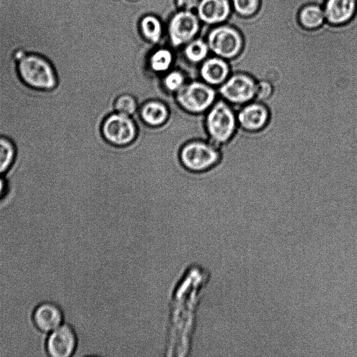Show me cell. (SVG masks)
<instances>
[{
    "label": "cell",
    "mask_w": 357,
    "mask_h": 357,
    "mask_svg": "<svg viewBox=\"0 0 357 357\" xmlns=\"http://www.w3.org/2000/svg\"><path fill=\"white\" fill-rule=\"evenodd\" d=\"M14 59L17 76L27 88L42 92H50L56 88V68L47 56L20 48L15 52Z\"/></svg>",
    "instance_id": "1"
},
{
    "label": "cell",
    "mask_w": 357,
    "mask_h": 357,
    "mask_svg": "<svg viewBox=\"0 0 357 357\" xmlns=\"http://www.w3.org/2000/svg\"><path fill=\"white\" fill-rule=\"evenodd\" d=\"M204 123L209 142L218 147L227 143L233 137L237 119L227 102L218 100L207 112Z\"/></svg>",
    "instance_id": "2"
},
{
    "label": "cell",
    "mask_w": 357,
    "mask_h": 357,
    "mask_svg": "<svg viewBox=\"0 0 357 357\" xmlns=\"http://www.w3.org/2000/svg\"><path fill=\"white\" fill-rule=\"evenodd\" d=\"M179 158L186 169L200 172L216 165L220 160V153L217 147L210 142L196 139L185 143L181 147Z\"/></svg>",
    "instance_id": "3"
},
{
    "label": "cell",
    "mask_w": 357,
    "mask_h": 357,
    "mask_svg": "<svg viewBox=\"0 0 357 357\" xmlns=\"http://www.w3.org/2000/svg\"><path fill=\"white\" fill-rule=\"evenodd\" d=\"M175 100L180 107L190 114H202L215 102L216 92L206 82L192 81L176 92Z\"/></svg>",
    "instance_id": "4"
},
{
    "label": "cell",
    "mask_w": 357,
    "mask_h": 357,
    "mask_svg": "<svg viewBox=\"0 0 357 357\" xmlns=\"http://www.w3.org/2000/svg\"><path fill=\"white\" fill-rule=\"evenodd\" d=\"M208 46L217 56L229 61L241 53L243 47V38L238 29L226 23L210 31Z\"/></svg>",
    "instance_id": "5"
},
{
    "label": "cell",
    "mask_w": 357,
    "mask_h": 357,
    "mask_svg": "<svg viewBox=\"0 0 357 357\" xmlns=\"http://www.w3.org/2000/svg\"><path fill=\"white\" fill-rule=\"evenodd\" d=\"M101 132L109 143L123 146L131 144L136 139L138 128L134 119L114 112L104 119Z\"/></svg>",
    "instance_id": "6"
},
{
    "label": "cell",
    "mask_w": 357,
    "mask_h": 357,
    "mask_svg": "<svg viewBox=\"0 0 357 357\" xmlns=\"http://www.w3.org/2000/svg\"><path fill=\"white\" fill-rule=\"evenodd\" d=\"M256 84L251 75L235 72L220 86L218 92L227 102L243 105L255 98Z\"/></svg>",
    "instance_id": "7"
},
{
    "label": "cell",
    "mask_w": 357,
    "mask_h": 357,
    "mask_svg": "<svg viewBox=\"0 0 357 357\" xmlns=\"http://www.w3.org/2000/svg\"><path fill=\"white\" fill-rule=\"evenodd\" d=\"M78 337L73 327L66 323L53 330L46 339V352L52 357H70L77 350Z\"/></svg>",
    "instance_id": "8"
},
{
    "label": "cell",
    "mask_w": 357,
    "mask_h": 357,
    "mask_svg": "<svg viewBox=\"0 0 357 357\" xmlns=\"http://www.w3.org/2000/svg\"><path fill=\"white\" fill-rule=\"evenodd\" d=\"M198 29V19L189 10L176 13L171 20L169 26L170 38L175 46L190 41Z\"/></svg>",
    "instance_id": "9"
},
{
    "label": "cell",
    "mask_w": 357,
    "mask_h": 357,
    "mask_svg": "<svg viewBox=\"0 0 357 357\" xmlns=\"http://www.w3.org/2000/svg\"><path fill=\"white\" fill-rule=\"evenodd\" d=\"M237 123L248 132H257L262 130L270 119L268 109L262 102L257 101L244 105L238 112Z\"/></svg>",
    "instance_id": "10"
},
{
    "label": "cell",
    "mask_w": 357,
    "mask_h": 357,
    "mask_svg": "<svg viewBox=\"0 0 357 357\" xmlns=\"http://www.w3.org/2000/svg\"><path fill=\"white\" fill-rule=\"evenodd\" d=\"M63 312L55 303L45 301L38 305L32 314L34 326L40 332L49 333L63 323Z\"/></svg>",
    "instance_id": "11"
},
{
    "label": "cell",
    "mask_w": 357,
    "mask_h": 357,
    "mask_svg": "<svg viewBox=\"0 0 357 357\" xmlns=\"http://www.w3.org/2000/svg\"><path fill=\"white\" fill-rule=\"evenodd\" d=\"M231 12L230 0H201L197 5L199 18L209 24L226 22Z\"/></svg>",
    "instance_id": "12"
},
{
    "label": "cell",
    "mask_w": 357,
    "mask_h": 357,
    "mask_svg": "<svg viewBox=\"0 0 357 357\" xmlns=\"http://www.w3.org/2000/svg\"><path fill=\"white\" fill-rule=\"evenodd\" d=\"M356 0H326L323 6L325 20L333 25L347 23L355 15Z\"/></svg>",
    "instance_id": "13"
},
{
    "label": "cell",
    "mask_w": 357,
    "mask_h": 357,
    "mask_svg": "<svg viewBox=\"0 0 357 357\" xmlns=\"http://www.w3.org/2000/svg\"><path fill=\"white\" fill-rule=\"evenodd\" d=\"M230 73L229 62L219 56L206 60L199 70L202 79L211 86L221 85L229 77Z\"/></svg>",
    "instance_id": "14"
},
{
    "label": "cell",
    "mask_w": 357,
    "mask_h": 357,
    "mask_svg": "<svg viewBox=\"0 0 357 357\" xmlns=\"http://www.w3.org/2000/svg\"><path fill=\"white\" fill-rule=\"evenodd\" d=\"M169 114L168 106L158 100H148L139 108L140 119L145 124L151 127L163 125L168 120Z\"/></svg>",
    "instance_id": "15"
},
{
    "label": "cell",
    "mask_w": 357,
    "mask_h": 357,
    "mask_svg": "<svg viewBox=\"0 0 357 357\" xmlns=\"http://www.w3.org/2000/svg\"><path fill=\"white\" fill-rule=\"evenodd\" d=\"M325 20L323 7L317 4L305 5L298 13L300 24L307 29L319 28Z\"/></svg>",
    "instance_id": "16"
},
{
    "label": "cell",
    "mask_w": 357,
    "mask_h": 357,
    "mask_svg": "<svg viewBox=\"0 0 357 357\" xmlns=\"http://www.w3.org/2000/svg\"><path fill=\"white\" fill-rule=\"evenodd\" d=\"M17 155L15 142L9 137L0 135V174L4 175L13 166Z\"/></svg>",
    "instance_id": "17"
},
{
    "label": "cell",
    "mask_w": 357,
    "mask_h": 357,
    "mask_svg": "<svg viewBox=\"0 0 357 357\" xmlns=\"http://www.w3.org/2000/svg\"><path fill=\"white\" fill-rule=\"evenodd\" d=\"M139 107L137 98L132 94L125 93L119 96L114 102V111L128 116L137 113Z\"/></svg>",
    "instance_id": "18"
},
{
    "label": "cell",
    "mask_w": 357,
    "mask_h": 357,
    "mask_svg": "<svg viewBox=\"0 0 357 357\" xmlns=\"http://www.w3.org/2000/svg\"><path fill=\"white\" fill-rule=\"evenodd\" d=\"M172 59V54L169 50L166 49L158 50L150 58L151 68L154 72H166L169 70Z\"/></svg>",
    "instance_id": "19"
},
{
    "label": "cell",
    "mask_w": 357,
    "mask_h": 357,
    "mask_svg": "<svg viewBox=\"0 0 357 357\" xmlns=\"http://www.w3.org/2000/svg\"><path fill=\"white\" fill-rule=\"evenodd\" d=\"M208 49V44L198 39L188 44L185 49V54L190 61L198 63L206 57Z\"/></svg>",
    "instance_id": "20"
},
{
    "label": "cell",
    "mask_w": 357,
    "mask_h": 357,
    "mask_svg": "<svg viewBox=\"0 0 357 357\" xmlns=\"http://www.w3.org/2000/svg\"><path fill=\"white\" fill-rule=\"evenodd\" d=\"M141 28L146 38L153 43L159 40L161 33L162 26L159 20L151 15L144 17L141 22Z\"/></svg>",
    "instance_id": "21"
},
{
    "label": "cell",
    "mask_w": 357,
    "mask_h": 357,
    "mask_svg": "<svg viewBox=\"0 0 357 357\" xmlns=\"http://www.w3.org/2000/svg\"><path fill=\"white\" fill-rule=\"evenodd\" d=\"M232 10L242 17H250L259 10L260 0H231Z\"/></svg>",
    "instance_id": "22"
},
{
    "label": "cell",
    "mask_w": 357,
    "mask_h": 357,
    "mask_svg": "<svg viewBox=\"0 0 357 357\" xmlns=\"http://www.w3.org/2000/svg\"><path fill=\"white\" fill-rule=\"evenodd\" d=\"M185 77L179 70L168 73L162 79L164 88L169 93H176L185 84Z\"/></svg>",
    "instance_id": "23"
},
{
    "label": "cell",
    "mask_w": 357,
    "mask_h": 357,
    "mask_svg": "<svg viewBox=\"0 0 357 357\" xmlns=\"http://www.w3.org/2000/svg\"><path fill=\"white\" fill-rule=\"evenodd\" d=\"M273 87L272 84L266 79H261L256 84L255 97L257 101L268 100L272 95Z\"/></svg>",
    "instance_id": "24"
},
{
    "label": "cell",
    "mask_w": 357,
    "mask_h": 357,
    "mask_svg": "<svg viewBox=\"0 0 357 357\" xmlns=\"http://www.w3.org/2000/svg\"><path fill=\"white\" fill-rule=\"evenodd\" d=\"M198 3L199 0H177L178 6L184 8L186 10L196 7Z\"/></svg>",
    "instance_id": "25"
},
{
    "label": "cell",
    "mask_w": 357,
    "mask_h": 357,
    "mask_svg": "<svg viewBox=\"0 0 357 357\" xmlns=\"http://www.w3.org/2000/svg\"><path fill=\"white\" fill-rule=\"evenodd\" d=\"M6 185L7 183L4 175L0 174V199L6 192Z\"/></svg>",
    "instance_id": "26"
},
{
    "label": "cell",
    "mask_w": 357,
    "mask_h": 357,
    "mask_svg": "<svg viewBox=\"0 0 357 357\" xmlns=\"http://www.w3.org/2000/svg\"><path fill=\"white\" fill-rule=\"evenodd\" d=\"M8 1V0H7ZM6 7H7V3H6ZM3 18H5L6 19V15H3Z\"/></svg>",
    "instance_id": "27"
}]
</instances>
